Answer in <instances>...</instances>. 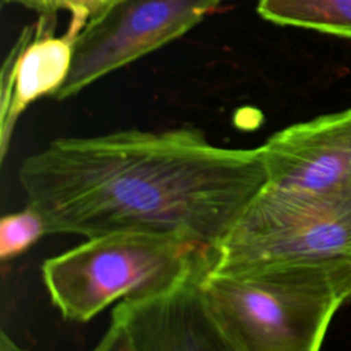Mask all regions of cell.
<instances>
[{"mask_svg":"<svg viewBox=\"0 0 351 351\" xmlns=\"http://www.w3.org/2000/svg\"><path fill=\"white\" fill-rule=\"evenodd\" d=\"M18 178L47 233L147 232L210 248L267 184L259 148L217 145L189 128L55 138Z\"/></svg>","mask_w":351,"mask_h":351,"instance_id":"obj_1","label":"cell"},{"mask_svg":"<svg viewBox=\"0 0 351 351\" xmlns=\"http://www.w3.org/2000/svg\"><path fill=\"white\" fill-rule=\"evenodd\" d=\"M200 288L228 351L319 350L351 299V278L307 262L213 265Z\"/></svg>","mask_w":351,"mask_h":351,"instance_id":"obj_2","label":"cell"},{"mask_svg":"<svg viewBox=\"0 0 351 351\" xmlns=\"http://www.w3.org/2000/svg\"><path fill=\"white\" fill-rule=\"evenodd\" d=\"M217 248L147 232H112L41 265L52 304L70 321L86 322L111 303L170 288L215 262Z\"/></svg>","mask_w":351,"mask_h":351,"instance_id":"obj_3","label":"cell"},{"mask_svg":"<svg viewBox=\"0 0 351 351\" xmlns=\"http://www.w3.org/2000/svg\"><path fill=\"white\" fill-rule=\"evenodd\" d=\"M328 266L351 278V189L308 195L265 185L217 247L214 267Z\"/></svg>","mask_w":351,"mask_h":351,"instance_id":"obj_4","label":"cell"},{"mask_svg":"<svg viewBox=\"0 0 351 351\" xmlns=\"http://www.w3.org/2000/svg\"><path fill=\"white\" fill-rule=\"evenodd\" d=\"M223 0H112L74 43L69 75L52 96L69 99L101 77L180 38Z\"/></svg>","mask_w":351,"mask_h":351,"instance_id":"obj_5","label":"cell"},{"mask_svg":"<svg viewBox=\"0 0 351 351\" xmlns=\"http://www.w3.org/2000/svg\"><path fill=\"white\" fill-rule=\"evenodd\" d=\"M213 265L163 291L122 299L95 350L228 351L200 288L203 274Z\"/></svg>","mask_w":351,"mask_h":351,"instance_id":"obj_6","label":"cell"},{"mask_svg":"<svg viewBox=\"0 0 351 351\" xmlns=\"http://www.w3.org/2000/svg\"><path fill=\"white\" fill-rule=\"evenodd\" d=\"M258 148L269 186L308 195L351 189V108L289 125Z\"/></svg>","mask_w":351,"mask_h":351,"instance_id":"obj_7","label":"cell"},{"mask_svg":"<svg viewBox=\"0 0 351 351\" xmlns=\"http://www.w3.org/2000/svg\"><path fill=\"white\" fill-rule=\"evenodd\" d=\"M58 15H38L25 26L1 69L0 159L4 160L15 125L37 99L53 96L66 81L78 30L55 36Z\"/></svg>","mask_w":351,"mask_h":351,"instance_id":"obj_8","label":"cell"},{"mask_svg":"<svg viewBox=\"0 0 351 351\" xmlns=\"http://www.w3.org/2000/svg\"><path fill=\"white\" fill-rule=\"evenodd\" d=\"M256 11L276 25L351 40V0H258Z\"/></svg>","mask_w":351,"mask_h":351,"instance_id":"obj_9","label":"cell"},{"mask_svg":"<svg viewBox=\"0 0 351 351\" xmlns=\"http://www.w3.org/2000/svg\"><path fill=\"white\" fill-rule=\"evenodd\" d=\"M44 234H47L45 221L43 215L29 204L22 211L4 215L0 221L1 259L7 261L25 252Z\"/></svg>","mask_w":351,"mask_h":351,"instance_id":"obj_10","label":"cell"},{"mask_svg":"<svg viewBox=\"0 0 351 351\" xmlns=\"http://www.w3.org/2000/svg\"><path fill=\"white\" fill-rule=\"evenodd\" d=\"M111 1L112 0H1V4L19 5L38 15H58L60 11H69L71 15L69 26L81 32L85 25L100 15Z\"/></svg>","mask_w":351,"mask_h":351,"instance_id":"obj_11","label":"cell"}]
</instances>
